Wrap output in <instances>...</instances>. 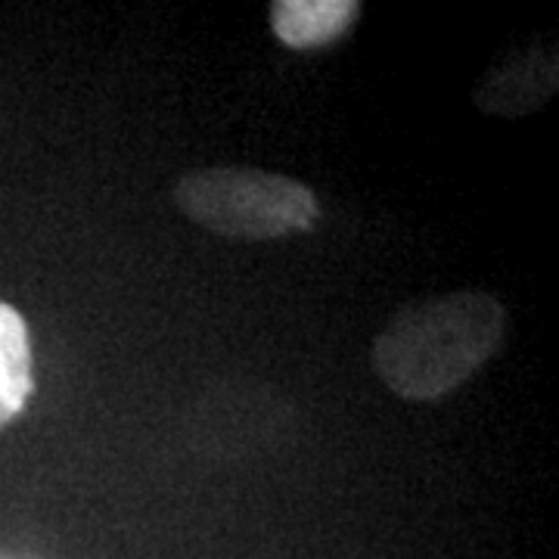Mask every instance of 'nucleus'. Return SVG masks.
Listing matches in <instances>:
<instances>
[{
    "label": "nucleus",
    "mask_w": 559,
    "mask_h": 559,
    "mask_svg": "<svg viewBox=\"0 0 559 559\" xmlns=\"http://www.w3.org/2000/svg\"><path fill=\"white\" fill-rule=\"evenodd\" d=\"M507 311L491 293L457 289L404 305L373 340V370L404 401L454 395L495 358Z\"/></svg>",
    "instance_id": "1"
},
{
    "label": "nucleus",
    "mask_w": 559,
    "mask_h": 559,
    "mask_svg": "<svg viewBox=\"0 0 559 559\" xmlns=\"http://www.w3.org/2000/svg\"><path fill=\"white\" fill-rule=\"evenodd\" d=\"M175 205L224 240L267 242L311 230L320 202L308 183L261 168H197L175 183Z\"/></svg>",
    "instance_id": "2"
},
{
    "label": "nucleus",
    "mask_w": 559,
    "mask_h": 559,
    "mask_svg": "<svg viewBox=\"0 0 559 559\" xmlns=\"http://www.w3.org/2000/svg\"><path fill=\"white\" fill-rule=\"evenodd\" d=\"M293 426V407L277 389L227 382L205 392L187 414V441L200 454L242 457L267 451Z\"/></svg>",
    "instance_id": "3"
},
{
    "label": "nucleus",
    "mask_w": 559,
    "mask_h": 559,
    "mask_svg": "<svg viewBox=\"0 0 559 559\" xmlns=\"http://www.w3.org/2000/svg\"><path fill=\"white\" fill-rule=\"evenodd\" d=\"M559 53L557 40H538L500 57L476 84L473 100L485 116L522 119L538 112L557 94Z\"/></svg>",
    "instance_id": "4"
},
{
    "label": "nucleus",
    "mask_w": 559,
    "mask_h": 559,
    "mask_svg": "<svg viewBox=\"0 0 559 559\" xmlns=\"http://www.w3.org/2000/svg\"><path fill=\"white\" fill-rule=\"evenodd\" d=\"M360 10L358 0H277L271 3V28L289 50H320L345 38Z\"/></svg>",
    "instance_id": "5"
},
{
    "label": "nucleus",
    "mask_w": 559,
    "mask_h": 559,
    "mask_svg": "<svg viewBox=\"0 0 559 559\" xmlns=\"http://www.w3.org/2000/svg\"><path fill=\"white\" fill-rule=\"evenodd\" d=\"M35 392L32 373V340L20 311L0 301V429L25 411Z\"/></svg>",
    "instance_id": "6"
}]
</instances>
